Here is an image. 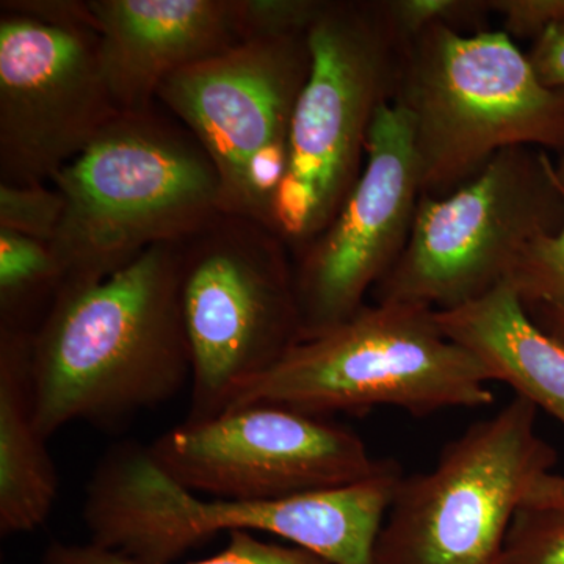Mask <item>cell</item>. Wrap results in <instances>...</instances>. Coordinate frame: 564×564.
<instances>
[{"instance_id":"9","label":"cell","mask_w":564,"mask_h":564,"mask_svg":"<svg viewBox=\"0 0 564 564\" xmlns=\"http://www.w3.org/2000/svg\"><path fill=\"white\" fill-rule=\"evenodd\" d=\"M538 411L516 395L445 445L432 470L403 475L372 564H500L527 492L558 462Z\"/></svg>"},{"instance_id":"26","label":"cell","mask_w":564,"mask_h":564,"mask_svg":"<svg viewBox=\"0 0 564 564\" xmlns=\"http://www.w3.org/2000/svg\"><path fill=\"white\" fill-rule=\"evenodd\" d=\"M527 58L541 84L552 90H564V22L534 40Z\"/></svg>"},{"instance_id":"22","label":"cell","mask_w":564,"mask_h":564,"mask_svg":"<svg viewBox=\"0 0 564 564\" xmlns=\"http://www.w3.org/2000/svg\"><path fill=\"white\" fill-rule=\"evenodd\" d=\"M500 564H564V508H519Z\"/></svg>"},{"instance_id":"12","label":"cell","mask_w":564,"mask_h":564,"mask_svg":"<svg viewBox=\"0 0 564 564\" xmlns=\"http://www.w3.org/2000/svg\"><path fill=\"white\" fill-rule=\"evenodd\" d=\"M118 109L98 32L0 18V184H47Z\"/></svg>"},{"instance_id":"3","label":"cell","mask_w":564,"mask_h":564,"mask_svg":"<svg viewBox=\"0 0 564 564\" xmlns=\"http://www.w3.org/2000/svg\"><path fill=\"white\" fill-rule=\"evenodd\" d=\"M51 184L65 214L51 248L63 285L101 282L220 214L214 163L176 118L121 111Z\"/></svg>"},{"instance_id":"28","label":"cell","mask_w":564,"mask_h":564,"mask_svg":"<svg viewBox=\"0 0 564 564\" xmlns=\"http://www.w3.org/2000/svg\"><path fill=\"white\" fill-rule=\"evenodd\" d=\"M554 173L556 184H558V187L562 188V192L564 193V152L562 159L556 163L554 162Z\"/></svg>"},{"instance_id":"13","label":"cell","mask_w":564,"mask_h":564,"mask_svg":"<svg viewBox=\"0 0 564 564\" xmlns=\"http://www.w3.org/2000/svg\"><path fill=\"white\" fill-rule=\"evenodd\" d=\"M421 196L413 121L400 104L386 102L350 195L328 228L293 258L302 340L361 310L402 254Z\"/></svg>"},{"instance_id":"10","label":"cell","mask_w":564,"mask_h":564,"mask_svg":"<svg viewBox=\"0 0 564 564\" xmlns=\"http://www.w3.org/2000/svg\"><path fill=\"white\" fill-rule=\"evenodd\" d=\"M311 66L306 33L242 41L163 82L158 102L209 155L223 214L270 228L293 111Z\"/></svg>"},{"instance_id":"25","label":"cell","mask_w":564,"mask_h":564,"mask_svg":"<svg viewBox=\"0 0 564 564\" xmlns=\"http://www.w3.org/2000/svg\"><path fill=\"white\" fill-rule=\"evenodd\" d=\"M3 13L31 18L54 28L90 29L98 32V21L90 0H3Z\"/></svg>"},{"instance_id":"2","label":"cell","mask_w":564,"mask_h":564,"mask_svg":"<svg viewBox=\"0 0 564 564\" xmlns=\"http://www.w3.org/2000/svg\"><path fill=\"white\" fill-rule=\"evenodd\" d=\"M402 467L343 488L270 502L203 499L163 473L150 447L113 445L85 491L90 543L144 564H170L220 532L284 538L329 564H372Z\"/></svg>"},{"instance_id":"27","label":"cell","mask_w":564,"mask_h":564,"mask_svg":"<svg viewBox=\"0 0 564 564\" xmlns=\"http://www.w3.org/2000/svg\"><path fill=\"white\" fill-rule=\"evenodd\" d=\"M522 507L564 508V475L549 473L538 478Z\"/></svg>"},{"instance_id":"6","label":"cell","mask_w":564,"mask_h":564,"mask_svg":"<svg viewBox=\"0 0 564 564\" xmlns=\"http://www.w3.org/2000/svg\"><path fill=\"white\" fill-rule=\"evenodd\" d=\"M307 40L313 66L270 215L292 259L328 228L361 176L370 128L393 101L402 61L381 2L326 0Z\"/></svg>"},{"instance_id":"16","label":"cell","mask_w":564,"mask_h":564,"mask_svg":"<svg viewBox=\"0 0 564 564\" xmlns=\"http://www.w3.org/2000/svg\"><path fill=\"white\" fill-rule=\"evenodd\" d=\"M33 334L0 326V533L35 532L58 497L57 469L35 419Z\"/></svg>"},{"instance_id":"4","label":"cell","mask_w":564,"mask_h":564,"mask_svg":"<svg viewBox=\"0 0 564 564\" xmlns=\"http://www.w3.org/2000/svg\"><path fill=\"white\" fill-rule=\"evenodd\" d=\"M393 101L413 121L422 195L455 192L508 148L564 152V90L503 31L423 32L402 50Z\"/></svg>"},{"instance_id":"14","label":"cell","mask_w":564,"mask_h":564,"mask_svg":"<svg viewBox=\"0 0 564 564\" xmlns=\"http://www.w3.org/2000/svg\"><path fill=\"white\" fill-rule=\"evenodd\" d=\"M99 61L121 111L158 106L163 82L242 43L236 0H90Z\"/></svg>"},{"instance_id":"1","label":"cell","mask_w":564,"mask_h":564,"mask_svg":"<svg viewBox=\"0 0 564 564\" xmlns=\"http://www.w3.org/2000/svg\"><path fill=\"white\" fill-rule=\"evenodd\" d=\"M181 242L159 243L101 282L62 288L33 334L35 419L118 426L192 381L180 299Z\"/></svg>"},{"instance_id":"24","label":"cell","mask_w":564,"mask_h":564,"mask_svg":"<svg viewBox=\"0 0 564 564\" xmlns=\"http://www.w3.org/2000/svg\"><path fill=\"white\" fill-rule=\"evenodd\" d=\"M488 7L503 18V32L511 39L538 40L564 22V0H488Z\"/></svg>"},{"instance_id":"18","label":"cell","mask_w":564,"mask_h":564,"mask_svg":"<svg viewBox=\"0 0 564 564\" xmlns=\"http://www.w3.org/2000/svg\"><path fill=\"white\" fill-rule=\"evenodd\" d=\"M507 281L530 318L564 344V221L558 232L540 237L522 252Z\"/></svg>"},{"instance_id":"20","label":"cell","mask_w":564,"mask_h":564,"mask_svg":"<svg viewBox=\"0 0 564 564\" xmlns=\"http://www.w3.org/2000/svg\"><path fill=\"white\" fill-rule=\"evenodd\" d=\"M381 10L402 50L429 29L447 25L464 32L477 28L491 13L488 0H386Z\"/></svg>"},{"instance_id":"15","label":"cell","mask_w":564,"mask_h":564,"mask_svg":"<svg viewBox=\"0 0 564 564\" xmlns=\"http://www.w3.org/2000/svg\"><path fill=\"white\" fill-rule=\"evenodd\" d=\"M448 339L474 355L491 381L551 414L564 426V344L527 314L508 281L474 302L434 311Z\"/></svg>"},{"instance_id":"17","label":"cell","mask_w":564,"mask_h":564,"mask_svg":"<svg viewBox=\"0 0 564 564\" xmlns=\"http://www.w3.org/2000/svg\"><path fill=\"white\" fill-rule=\"evenodd\" d=\"M62 285L50 243L0 229V326L35 333Z\"/></svg>"},{"instance_id":"8","label":"cell","mask_w":564,"mask_h":564,"mask_svg":"<svg viewBox=\"0 0 564 564\" xmlns=\"http://www.w3.org/2000/svg\"><path fill=\"white\" fill-rule=\"evenodd\" d=\"M564 195L544 150L508 148L445 196L422 195L408 242L375 303L448 311L507 281L540 237L560 231Z\"/></svg>"},{"instance_id":"23","label":"cell","mask_w":564,"mask_h":564,"mask_svg":"<svg viewBox=\"0 0 564 564\" xmlns=\"http://www.w3.org/2000/svg\"><path fill=\"white\" fill-rule=\"evenodd\" d=\"M326 0H236L243 41L306 35L325 9Z\"/></svg>"},{"instance_id":"21","label":"cell","mask_w":564,"mask_h":564,"mask_svg":"<svg viewBox=\"0 0 564 564\" xmlns=\"http://www.w3.org/2000/svg\"><path fill=\"white\" fill-rule=\"evenodd\" d=\"M63 214L65 198L52 184H0V229L51 245Z\"/></svg>"},{"instance_id":"5","label":"cell","mask_w":564,"mask_h":564,"mask_svg":"<svg viewBox=\"0 0 564 564\" xmlns=\"http://www.w3.org/2000/svg\"><path fill=\"white\" fill-rule=\"evenodd\" d=\"M489 383L484 364L445 336L430 307L366 303L347 321L293 345L245 383L226 411L276 404L323 417L393 406L423 417L489 406Z\"/></svg>"},{"instance_id":"19","label":"cell","mask_w":564,"mask_h":564,"mask_svg":"<svg viewBox=\"0 0 564 564\" xmlns=\"http://www.w3.org/2000/svg\"><path fill=\"white\" fill-rule=\"evenodd\" d=\"M40 564H144L99 547V545L62 543L47 545ZM188 564H329L313 552L296 545H281L259 540L251 532L229 533L228 544L221 552Z\"/></svg>"},{"instance_id":"11","label":"cell","mask_w":564,"mask_h":564,"mask_svg":"<svg viewBox=\"0 0 564 564\" xmlns=\"http://www.w3.org/2000/svg\"><path fill=\"white\" fill-rule=\"evenodd\" d=\"M148 447L163 473L188 491L237 502L343 488L389 463L375 459L351 430L276 404L185 421Z\"/></svg>"},{"instance_id":"7","label":"cell","mask_w":564,"mask_h":564,"mask_svg":"<svg viewBox=\"0 0 564 564\" xmlns=\"http://www.w3.org/2000/svg\"><path fill=\"white\" fill-rule=\"evenodd\" d=\"M180 299L192 355L185 421L225 413L302 340L292 252L261 221L220 212L181 242Z\"/></svg>"}]
</instances>
